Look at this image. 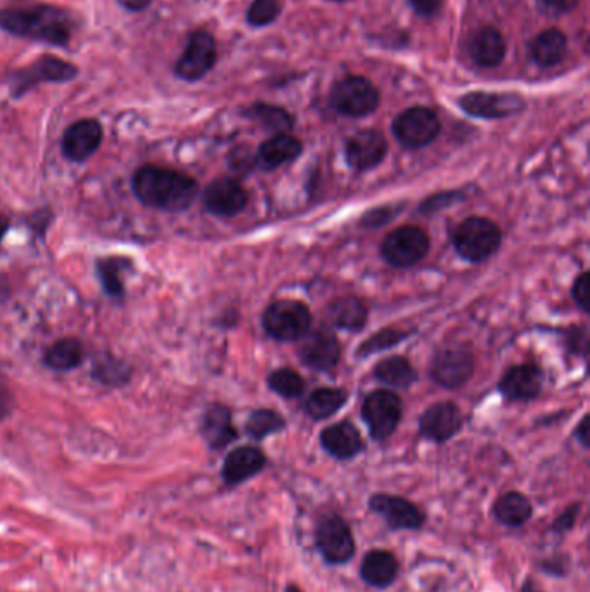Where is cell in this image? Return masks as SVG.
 Wrapping results in <instances>:
<instances>
[{
  "label": "cell",
  "instance_id": "6da1fadb",
  "mask_svg": "<svg viewBox=\"0 0 590 592\" xmlns=\"http://www.w3.org/2000/svg\"><path fill=\"white\" fill-rule=\"evenodd\" d=\"M132 191L142 205L161 212H184L193 205L198 182L170 168L144 165L132 177Z\"/></svg>",
  "mask_w": 590,
  "mask_h": 592
},
{
  "label": "cell",
  "instance_id": "7a4b0ae2",
  "mask_svg": "<svg viewBox=\"0 0 590 592\" xmlns=\"http://www.w3.org/2000/svg\"><path fill=\"white\" fill-rule=\"evenodd\" d=\"M71 26V18L63 9L39 2L0 9V28L21 39L66 46L70 42Z\"/></svg>",
  "mask_w": 590,
  "mask_h": 592
},
{
  "label": "cell",
  "instance_id": "3957f363",
  "mask_svg": "<svg viewBox=\"0 0 590 592\" xmlns=\"http://www.w3.org/2000/svg\"><path fill=\"white\" fill-rule=\"evenodd\" d=\"M450 241L464 260L478 264L501 248V227L485 217H468L452 229Z\"/></svg>",
  "mask_w": 590,
  "mask_h": 592
},
{
  "label": "cell",
  "instance_id": "277c9868",
  "mask_svg": "<svg viewBox=\"0 0 590 592\" xmlns=\"http://www.w3.org/2000/svg\"><path fill=\"white\" fill-rule=\"evenodd\" d=\"M262 324L265 333L277 342H296L310 331L312 314L303 302L279 300L265 309Z\"/></svg>",
  "mask_w": 590,
  "mask_h": 592
},
{
  "label": "cell",
  "instance_id": "5b68a950",
  "mask_svg": "<svg viewBox=\"0 0 590 592\" xmlns=\"http://www.w3.org/2000/svg\"><path fill=\"white\" fill-rule=\"evenodd\" d=\"M329 104L340 115L364 118L378 110L379 91L369 78L348 75L333 85Z\"/></svg>",
  "mask_w": 590,
  "mask_h": 592
},
{
  "label": "cell",
  "instance_id": "8992f818",
  "mask_svg": "<svg viewBox=\"0 0 590 592\" xmlns=\"http://www.w3.org/2000/svg\"><path fill=\"white\" fill-rule=\"evenodd\" d=\"M315 547L328 565H347L355 554L352 528L340 515L328 513L315 527Z\"/></svg>",
  "mask_w": 590,
  "mask_h": 592
},
{
  "label": "cell",
  "instance_id": "52a82bcc",
  "mask_svg": "<svg viewBox=\"0 0 590 592\" xmlns=\"http://www.w3.org/2000/svg\"><path fill=\"white\" fill-rule=\"evenodd\" d=\"M428 232L417 226H402L390 232L381 243V255L397 269L419 264L430 253Z\"/></svg>",
  "mask_w": 590,
  "mask_h": 592
},
{
  "label": "cell",
  "instance_id": "ba28073f",
  "mask_svg": "<svg viewBox=\"0 0 590 592\" xmlns=\"http://www.w3.org/2000/svg\"><path fill=\"white\" fill-rule=\"evenodd\" d=\"M393 136L404 148L421 149L430 146L440 136L442 123L437 113L426 106H414L402 111L393 120Z\"/></svg>",
  "mask_w": 590,
  "mask_h": 592
},
{
  "label": "cell",
  "instance_id": "9c48e42d",
  "mask_svg": "<svg viewBox=\"0 0 590 592\" xmlns=\"http://www.w3.org/2000/svg\"><path fill=\"white\" fill-rule=\"evenodd\" d=\"M404 412V404L397 393L390 390H376L369 393L362 404V419L366 421L369 433L374 440L383 442L392 437Z\"/></svg>",
  "mask_w": 590,
  "mask_h": 592
},
{
  "label": "cell",
  "instance_id": "30bf717a",
  "mask_svg": "<svg viewBox=\"0 0 590 592\" xmlns=\"http://www.w3.org/2000/svg\"><path fill=\"white\" fill-rule=\"evenodd\" d=\"M525 99L514 92L473 91L459 99V108L466 115L481 120H502L525 110Z\"/></svg>",
  "mask_w": 590,
  "mask_h": 592
},
{
  "label": "cell",
  "instance_id": "8fae6325",
  "mask_svg": "<svg viewBox=\"0 0 590 592\" xmlns=\"http://www.w3.org/2000/svg\"><path fill=\"white\" fill-rule=\"evenodd\" d=\"M217 63V44L210 32L196 30L189 35L186 51L180 56L175 71L182 80L198 82L205 78Z\"/></svg>",
  "mask_w": 590,
  "mask_h": 592
},
{
  "label": "cell",
  "instance_id": "7c38bea8",
  "mask_svg": "<svg viewBox=\"0 0 590 592\" xmlns=\"http://www.w3.org/2000/svg\"><path fill=\"white\" fill-rule=\"evenodd\" d=\"M431 380L443 388L466 385L475 373V355L464 347H447L437 352L431 362Z\"/></svg>",
  "mask_w": 590,
  "mask_h": 592
},
{
  "label": "cell",
  "instance_id": "4fadbf2b",
  "mask_svg": "<svg viewBox=\"0 0 590 592\" xmlns=\"http://www.w3.org/2000/svg\"><path fill=\"white\" fill-rule=\"evenodd\" d=\"M77 66L71 65L68 61L44 56L33 65L26 66L23 70L16 71L11 77V92L13 97H21L25 92L33 89L35 85L42 82H70L77 77Z\"/></svg>",
  "mask_w": 590,
  "mask_h": 592
},
{
  "label": "cell",
  "instance_id": "5bb4252c",
  "mask_svg": "<svg viewBox=\"0 0 590 592\" xmlns=\"http://www.w3.org/2000/svg\"><path fill=\"white\" fill-rule=\"evenodd\" d=\"M388 155V142L378 130L364 129L348 137L345 160L355 172L379 167Z\"/></svg>",
  "mask_w": 590,
  "mask_h": 592
},
{
  "label": "cell",
  "instance_id": "9a60e30c",
  "mask_svg": "<svg viewBox=\"0 0 590 592\" xmlns=\"http://www.w3.org/2000/svg\"><path fill=\"white\" fill-rule=\"evenodd\" d=\"M369 509L381 516L392 530H421L426 520L414 502L392 494H374L369 499Z\"/></svg>",
  "mask_w": 590,
  "mask_h": 592
},
{
  "label": "cell",
  "instance_id": "2e32d148",
  "mask_svg": "<svg viewBox=\"0 0 590 592\" xmlns=\"http://www.w3.org/2000/svg\"><path fill=\"white\" fill-rule=\"evenodd\" d=\"M298 357L305 366L321 373H329L341 359V345L329 329L319 328L303 336Z\"/></svg>",
  "mask_w": 590,
  "mask_h": 592
},
{
  "label": "cell",
  "instance_id": "e0dca14e",
  "mask_svg": "<svg viewBox=\"0 0 590 592\" xmlns=\"http://www.w3.org/2000/svg\"><path fill=\"white\" fill-rule=\"evenodd\" d=\"M464 419L462 412L452 402H438L428 407L419 419V433L421 437L443 444L461 432Z\"/></svg>",
  "mask_w": 590,
  "mask_h": 592
},
{
  "label": "cell",
  "instance_id": "ac0fdd59",
  "mask_svg": "<svg viewBox=\"0 0 590 592\" xmlns=\"http://www.w3.org/2000/svg\"><path fill=\"white\" fill-rule=\"evenodd\" d=\"M203 205L217 217H236L248 206V193L236 179H217L206 187Z\"/></svg>",
  "mask_w": 590,
  "mask_h": 592
},
{
  "label": "cell",
  "instance_id": "d6986e66",
  "mask_svg": "<svg viewBox=\"0 0 590 592\" xmlns=\"http://www.w3.org/2000/svg\"><path fill=\"white\" fill-rule=\"evenodd\" d=\"M101 142H103L101 123L87 118V120H78L66 129L61 148L68 160L82 163L89 160L90 156L96 155Z\"/></svg>",
  "mask_w": 590,
  "mask_h": 592
},
{
  "label": "cell",
  "instance_id": "ffe728a7",
  "mask_svg": "<svg viewBox=\"0 0 590 592\" xmlns=\"http://www.w3.org/2000/svg\"><path fill=\"white\" fill-rule=\"evenodd\" d=\"M544 385V373L533 364H520L507 369L499 383V390L507 400L528 402L537 399Z\"/></svg>",
  "mask_w": 590,
  "mask_h": 592
},
{
  "label": "cell",
  "instance_id": "44dd1931",
  "mask_svg": "<svg viewBox=\"0 0 590 592\" xmlns=\"http://www.w3.org/2000/svg\"><path fill=\"white\" fill-rule=\"evenodd\" d=\"M267 457L258 447L243 445L225 456L222 466V480L227 487H236L248 482L265 468Z\"/></svg>",
  "mask_w": 590,
  "mask_h": 592
},
{
  "label": "cell",
  "instance_id": "7402d4cb",
  "mask_svg": "<svg viewBox=\"0 0 590 592\" xmlns=\"http://www.w3.org/2000/svg\"><path fill=\"white\" fill-rule=\"evenodd\" d=\"M506 40L494 26L478 28L468 40L469 58L480 68H497L506 58Z\"/></svg>",
  "mask_w": 590,
  "mask_h": 592
},
{
  "label": "cell",
  "instance_id": "603a6c76",
  "mask_svg": "<svg viewBox=\"0 0 590 592\" xmlns=\"http://www.w3.org/2000/svg\"><path fill=\"white\" fill-rule=\"evenodd\" d=\"M321 445L329 456L338 461H350L364 451L362 435L350 421H341L322 430Z\"/></svg>",
  "mask_w": 590,
  "mask_h": 592
},
{
  "label": "cell",
  "instance_id": "cb8c5ba5",
  "mask_svg": "<svg viewBox=\"0 0 590 592\" xmlns=\"http://www.w3.org/2000/svg\"><path fill=\"white\" fill-rule=\"evenodd\" d=\"M201 433L206 444L213 451H220L232 442H236L239 433L232 425L231 409L222 404H213L208 407L201 423Z\"/></svg>",
  "mask_w": 590,
  "mask_h": 592
},
{
  "label": "cell",
  "instance_id": "d4e9b609",
  "mask_svg": "<svg viewBox=\"0 0 590 592\" xmlns=\"http://www.w3.org/2000/svg\"><path fill=\"white\" fill-rule=\"evenodd\" d=\"M303 153V144L291 134H276L263 142L257 151V167L265 172L295 161Z\"/></svg>",
  "mask_w": 590,
  "mask_h": 592
},
{
  "label": "cell",
  "instance_id": "484cf974",
  "mask_svg": "<svg viewBox=\"0 0 590 592\" xmlns=\"http://www.w3.org/2000/svg\"><path fill=\"white\" fill-rule=\"evenodd\" d=\"M398 561L386 549H372L360 563V577L367 586L386 589L397 580Z\"/></svg>",
  "mask_w": 590,
  "mask_h": 592
},
{
  "label": "cell",
  "instance_id": "4316f807",
  "mask_svg": "<svg viewBox=\"0 0 590 592\" xmlns=\"http://www.w3.org/2000/svg\"><path fill=\"white\" fill-rule=\"evenodd\" d=\"M328 321L334 328L357 333L366 326L369 310L366 303L360 300L359 296L347 295L336 298L334 302L329 303L326 310Z\"/></svg>",
  "mask_w": 590,
  "mask_h": 592
},
{
  "label": "cell",
  "instance_id": "83f0119b",
  "mask_svg": "<svg viewBox=\"0 0 590 592\" xmlns=\"http://www.w3.org/2000/svg\"><path fill=\"white\" fill-rule=\"evenodd\" d=\"M568 39L558 28H549L532 39L528 46V54L535 65L540 68H552L559 65L565 58Z\"/></svg>",
  "mask_w": 590,
  "mask_h": 592
},
{
  "label": "cell",
  "instance_id": "f1b7e54d",
  "mask_svg": "<svg viewBox=\"0 0 590 592\" xmlns=\"http://www.w3.org/2000/svg\"><path fill=\"white\" fill-rule=\"evenodd\" d=\"M492 515L506 527L520 528L532 520V502L521 492H506L494 502Z\"/></svg>",
  "mask_w": 590,
  "mask_h": 592
},
{
  "label": "cell",
  "instance_id": "f546056e",
  "mask_svg": "<svg viewBox=\"0 0 590 592\" xmlns=\"http://www.w3.org/2000/svg\"><path fill=\"white\" fill-rule=\"evenodd\" d=\"M374 378L392 388H411L417 381V371L411 362L400 355L379 361L374 367Z\"/></svg>",
  "mask_w": 590,
  "mask_h": 592
},
{
  "label": "cell",
  "instance_id": "4dcf8cb0",
  "mask_svg": "<svg viewBox=\"0 0 590 592\" xmlns=\"http://www.w3.org/2000/svg\"><path fill=\"white\" fill-rule=\"evenodd\" d=\"M84 345L77 338H63L54 343L44 355L45 366L52 371L66 373L84 362Z\"/></svg>",
  "mask_w": 590,
  "mask_h": 592
},
{
  "label": "cell",
  "instance_id": "1f68e13d",
  "mask_svg": "<svg viewBox=\"0 0 590 592\" xmlns=\"http://www.w3.org/2000/svg\"><path fill=\"white\" fill-rule=\"evenodd\" d=\"M246 118H251L260 127L276 134H289V130L295 127V118L288 110L274 104L255 103L251 104L248 110L244 111Z\"/></svg>",
  "mask_w": 590,
  "mask_h": 592
},
{
  "label": "cell",
  "instance_id": "d6a6232c",
  "mask_svg": "<svg viewBox=\"0 0 590 592\" xmlns=\"http://www.w3.org/2000/svg\"><path fill=\"white\" fill-rule=\"evenodd\" d=\"M347 402L348 392L343 388H317L310 393L305 411L315 421H322L334 416Z\"/></svg>",
  "mask_w": 590,
  "mask_h": 592
},
{
  "label": "cell",
  "instance_id": "836d02e7",
  "mask_svg": "<svg viewBox=\"0 0 590 592\" xmlns=\"http://www.w3.org/2000/svg\"><path fill=\"white\" fill-rule=\"evenodd\" d=\"M129 264V260L125 258H103L97 262V276L101 279L104 291L115 300H122L125 296L122 272Z\"/></svg>",
  "mask_w": 590,
  "mask_h": 592
},
{
  "label": "cell",
  "instance_id": "e575fe53",
  "mask_svg": "<svg viewBox=\"0 0 590 592\" xmlns=\"http://www.w3.org/2000/svg\"><path fill=\"white\" fill-rule=\"evenodd\" d=\"M92 378L106 387H122L130 381V367L113 355H104L94 362Z\"/></svg>",
  "mask_w": 590,
  "mask_h": 592
},
{
  "label": "cell",
  "instance_id": "d590c367",
  "mask_svg": "<svg viewBox=\"0 0 590 592\" xmlns=\"http://www.w3.org/2000/svg\"><path fill=\"white\" fill-rule=\"evenodd\" d=\"M286 428V421L279 412L272 409H257L250 414L246 421V435L253 440H263V438L276 435L283 432Z\"/></svg>",
  "mask_w": 590,
  "mask_h": 592
},
{
  "label": "cell",
  "instance_id": "8d00e7d4",
  "mask_svg": "<svg viewBox=\"0 0 590 592\" xmlns=\"http://www.w3.org/2000/svg\"><path fill=\"white\" fill-rule=\"evenodd\" d=\"M267 383H269L270 390L281 395L283 399H298V397H302L305 388H307V383L302 376L289 367H283V369H277L274 373H270Z\"/></svg>",
  "mask_w": 590,
  "mask_h": 592
},
{
  "label": "cell",
  "instance_id": "74e56055",
  "mask_svg": "<svg viewBox=\"0 0 590 592\" xmlns=\"http://www.w3.org/2000/svg\"><path fill=\"white\" fill-rule=\"evenodd\" d=\"M409 335H411L409 331H400V329H381L360 345L359 355L360 357H369V355L378 354V352H385V350L397 347L398 343L404 342L405 338H409Z\"/></svg>",
  "mask_w": 590,
  "mask_h": 592
},
{
  "label": "cell",
  "instance_id": "f35d334b",
  "mask_svg": "<svg viewBox=\"0 0 590 592\" xmlns=\"http://www.w3.org/2000/svg\"><path fill=\"white\" fill-rule=\"evenodd\" d=\"M281 16V4L279 0H253L246 20L255 28H263L274 23Z\"/></svg>",
  "mask_w": 590,
  "mask_h": 592
},
{
  "label": "cell",
  "instance_id": "ab89813d",
  "mask_svg": "<svg viewBox=\"0 0 590 592\" xmlns=\"http://www.w3.org/2000/svg\"><path fill=\"white\" fill-rule=\"evenodd\" d=\"M229 167L234 174L239 177L250 174L253 168H257V155H253L248 146H238L231 151L229 155Z\"/></svg>",
  "mask_w": 590,
  "mask_h": 592
},
{
  "label": "cell",
  "instance_id": "60d3db41",
  "mask_svg": "<svg viewBox=\"0 0 590 592\" xmlns=\"http://www.w3.org/2000/svg\"><path fill=\"white\" fill-rule=\"evenodd\" d=\"M398 206H381V208H374L371 212H367L360 224L364 227H371V229H378V227L385 226L388 222H392L398 215Z\"/></svg>",
  "mask_w": 590,
  "mask_h": 592
},
{
  "label": "cell",
  "instance_id": "b9f144b4",
  "mask_svg": "<svg viewBox=\"0 0 590 592\" xmlns=\"http://www.w3.org/2000/svg\"><path fill=\"white\" fill-rule=\"evenodd\" d=\"M589 284V272H582V274L575 279L573 288H571V296H573V300H575V303L580 307V310H584L585 314L589 312Z\"/></svg>",
  "mask_w": 590,
  "mask_h": 592
},
{
  "label": "cell",
  "instance_id": "7bdbcfd3",
  "mask_svg": "<svg viewBox=\"0 0 590 592\" xmlns=\"http://www.w3.org/2000/svg\"><path fill=\"white\" fill-rule=\"evenodd\" d=\"M412 11L424 20H431L435 18L442 11L443 2L445 0H407Z\"/></svg>",
  "mask_w": 590,
  "mask_h": 592
},
{
  "label": "cell",
  "instance_id": "ee69618b",
  "mask_svg": "<svg viewBox=\"0 0 590 592\" xmlns=\"http://www.w3.org/2000/svg\"><path fill=\"white\" fill-rule=\"evenodd\" d=\"M578 509H580V504H571L568 508L561 513V515L554 520L552 523V532H556V534H566V532H570L571 528L575 527V522H577L578 516Z\"/></svg>",
  "mask_w": 590,
  "mask_h": 592
},
{
  "label": "cell",
  "instance_id": "f6af8a7d",
  "mask_svg": "<svg viewBox=\"0 0 590 592\" xmlns=\"http://www.w3.org/2000/svg\"><path fill=\"white\" fill-rule=\"evenodd\" d=\"M461 198L462 194L457 193V191L431 196L430 200L424 201L423 205H421V212L435 213L437 210H440V208H443V206L452 205L454 201L461 200Z\"/></svg>",
  "mask_w": 590,
  "mask_h": 592
},
{
  "label": "cell",
  "instance_id": "bcb514c9",
  "mask_svg": "<svg viewBox=\"0 0 590 592\" xmlns=\"http://www.w3.org/2000/svg\"><path fill=\"white\" fill-rule=\"evenodd\" d=\"M578 2L580 0H539L540 7L554 16L571 13L573 9H577Z\"/></svg>",
  "mask_w": 590,
  "mask_h": 592
},
{
  "label": "cell",
  "instance_id": "7dc6e473",
  "mask_svg": "<svg viewBox=\"0 0 590 592\" xmlns=\"http://www.w3.org/2000/svg\"><path fill=\"white\" fill-rule=\"evenodd\" d=\"M571 350L575 354L587 355V347H589V335H587V326H580V328H571L570 331Z\"/></svg>",
  "mask_w": 590,
  "mask_h": 592
},
{
  "label": "cell",
  "instance_id": "c3c4849f",
  "mask_svg": "<svg viewBox=\"0 0 590 592\" xmlns=\"http://www.w3.org/2000/svg\"><path fill=\"white\" fill-rule=\"evenodd\" d=\"M13 407V395H11L9 388H7L6 383L2 380V376H0V421L9 418V414L13 412Z\"/></svg>",
  "mask_w": 590,
  "mask_h": 592
},
{
  "label": "cell",
  "instance_id": "681fc988",
  "mask_svg": "<svg viewBox=\"0 0 590 592\" xmlns=\"http://www.w3.org/2000/svg\"><path fill=\"white\" fill-rule=\"evenodd\" d=\"M589 435V416H584L575 430V438L584 445L585 449H589Z\"/></svg>",
  "mask_w": 590,
  "mask_h": 592
},
{
  "label": "cell",
  "instance_id": "f907efd6",
  "mask_svg": "<svg viewBox=\"0 0 590 592\" xmlns=\"http://www.w3.org/2000/svg\"><path fill=\"white\" fill-rule=\"evenodd\" d=\"M123 7H127L129 11H142L151 4V0H120Z\"/></svg>",
  "mask_w": 590,
  "mask_h": 592
},
{
  "label": "cell",
  "instance_id": "816d5d0a",
  "mask_svg": "<svg viewBox=\"0 0 590 592\" xmlns=\"http://www.w3.org/2000/svg\"><path fill=\"white\" fill-rule=\"evenodd\" d=\"M7 229H9V219L0 213V241L6 236Z\"/></svg>",
  "mask_w": 590,
  "mask_h": 592
},
{
  "label": "cell",
  "instance_id": "f5cc1de1",
  "mask_svg": "<svg viewBox=\"0 0 590 592\" xmlns=\"http://www.w3.org/2000/svg\"><path fill=\"white\" fill-rule=\"evenodd\" d=\"M284 592H303L300 587L295 586V584H288V586L284 587Z\"/></svg>",
  "mask_w": 590,
  "mask_h": 592
},
{
  "label": "cell",
  "instance_id": "db71d44e",
  "mask_svg": "<svg viewBox=\"0 0 590 592\" xmlns=\"http://www.w3.org/2000/svg\"><path fill=\"white\" fill-rule=\"evenodd\" d=\"M336 2H348V0H336Z\"/></svg>",
  "mask_w": 590,
  "mask_h": 592
}]
</instances>
